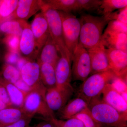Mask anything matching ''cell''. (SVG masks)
<instances>
[{
	"label": "cell",
	"mask_w": 127,
	"mask_h": 127,
	"mask_svg": "<svg viewBox=\"0 0 127 127\" xmlns=\"http://www.w3.org/2000/svg\"><path fill=\"white\" fill-rule=\"evenodd\" d=\"M81 24L79 43L87 50L101 43L104 28L110 21L107 15L97 16L84 14L79 19Z\"/></svg>",
	"instance_id": "1"
},
{
	"label": "cell",
	"mask_w": 127,
	"mask_h": 127,
	"mask_svg": "<svg viewBox=\"0 0 127 127\" xmlns=\"http://www.w3.org/2000/svg\"><path fill=\"white\" fill-rule=\"evenodd\" d=\"M88 108L94 118L103 127H127V117L120 113L100 97L91 101Z\"/></svg>",
	"instance_id": "2"
},
{
	"label": "cell",
	"mask_w": 127,
	"mask_h": 127,
	"mask_svg": "<svg viewBox=\"0 0 127 127\" xmlns=\"http://www.w3.org/2000/svg\"><path fill=\"white\" fill-rule=\"evenodd\" d=\"M116 77L111 70L91 75L80 86L78 96L83 98L89 104L92 100L100 97L106 85Z\"/></svg>",
	"instance_id": "3"
},
{
	"label": "cell",
	"mask_w": 127,
	"mask_h": 127,
	"mask_svg": "<svg viewBox=\"0 0 127 127\" xmlns=\"http://www.w3.org/2000/svg\"><path fill=\"white\" fill-rule=\"evenodd\" d=\"M59 11L61 18L64 42L72 61L79 43L81 22L79 19L71 12Z\"/></svg>",
	"instance_id": "4"
},
{
	"label": "cell",
	"mask_w": 127,
	"mask_h": 127,
	"mask_svg": "<svg viewBox=\"0 0 127 127\" xmlns=\"http://www.w3.org/2000/svg\"><path fill=\"white\" fill-rule=\"evenodd\" d=\"M45 94L41 91L33 90L27 94L22 108L26 114L33 117L36 114L40 115L47 120L55 118L54 113L46 102Z\"/></svg>",
	"instance_id": "5"
},
{
	"label": "cell",
	"mask_w": 127,
	"mask_h": 127,
	"mask_svg": "<svg viewBox=\"0 0 127 127\" xmlns=\"http://www.w3.org/2000/svg\"><path fill=\"white\" fill-rule=\"evenodd\" d=\"M41 10L45 14L50 36L54 41L59 54L60 55L66 54L70 56L64 42L61 18L59 11L44 6Z\"/></svg>",
	"instance_id": "6"
},
{
	"label": "cell",
	"mask_w": 127,
	"mask_h": 127,
	"mask_svg": "<svg viewBox=\"0 0 127 127\" xmlns=\"http://www.w3.org/2000/svg\"><path fill=\"white\" fill-rule=\"evenodd\" d=\"M72 61L73 80L84 81L91 73V60L87 50L80 43L73 56Z\"/></svg>",
	"instance_id": "7"
},
{
	"label": "cell",
	"mask_w": 127,
	"mask_h": 127,
	"mask_svg": "<svg viewBox=\"0 0 127 127\" xmlns=\"http://www.w3.org/2000/svg\"><path fill=\"white\" fill-rule=\"evenodd\" d=\"M74 92L73 88L61 89L57 87L46 89L45 99L51 111L59 112L68 102Z\"/></svg>",
	"instance_id": "8"
},
{
	"label": "cell",
	"mask_w": 127,
	"mask_h": 127,
	"mask_svg": "<svg viewBox=\"0 0 127 127\" xmlns=\"http://www.w3.org/2000/svg\"><path fill=\"white\" fill-rule=\"evenodd\" d=\"M71 61L70 55L66 54L61 55L55 67L56 87L58 88L66 89L73 88L70 83L72 79Z\"/></svg>",
	"instance_id": "9"
},
{
	"label": "cell",
	"mask_w": 127,
	"mask_h": 127,
	"mask_svg": "<svg viewBox=\"0 0 127 127\" xmlns=\"http://www.w3.org/2000/svg\"><path fill=\"white\" fill-rule=\"evenodd\" d=\"M19 53L28 61H34L39 53L31 28L27 22L23 28L20 37Z\"/></svg>",
	"instance_id": "10"
},
{
	"label": "cell",
	"mask_w": 127,
	"mask_h": 127,
	"mask_svg": "<svg viewBox=\"0 0 127 127\" xmlns=\"http://www.w3.org/2000/svg\"><path fill=\"white\" fill-rule=\"evenodd\" d=\"M21 79L32 89L45 93L46 89L42 84L40 76V67L37 62L29 61L20 72Z\"/></svg>",
	"instance_id": "11"
},
{
	"label": "cell",
	"mask_w": 127,
	"mask_h": 127,
	"mask_svg": "<svg viewBox=\"0 0 127 127\" xmlns=\"http://www.w3.org/2000/svg\"><path fill=\"white\" fill-rule=\"evenodd\" d=\"M111 70L117 77L127 81V52L116 49L106 48Z\"/></svg>",
	"instance_id": "12"
},
{
	"label": "cell",
	"mask_w": 127,
	"mask_h": 127,
	"mask_svg": "<svg viewBox=\"0 0 127 127\" xmlns=\"http://www.w3.org/2000/svg\"><path fill=\"white\" fill-rule=\"evenodd\" d=\"M87 50L91 60L90 75L111 70L106 48L101 43L95 47Z\"/></svg>",
	"instance_id": "13"
},
{
	"label": "cell",
	"mask_w": 127,
	"mask_h": 127,
	"mask_svg": "<svg viewBox=\"0 0 127 127\" xmlns=\"http://www.w3.org/2000/svg\"><path fill=\"white\" fill-rule=\"evenodd\" d=\"M30 25L40 53L50 35L47 21L43 12L37 14Z\"/></svg>",
	"instance_id": "14"
},
{
	"label": "cell",
	"mask_w": 127,
	"mask_h": 127,
	"mask_svg": "<svg viewBox=\"0 0 127 127\" xmlns=\"http://www.w3.org/2000/svg\"><path fill=\"white\" fill-rule=\"evenodd\" d=\"M102 94V100L118 111L127 117V101L124 100L120 93L114 88L112 84L108 83L105 87Z\"/></svg>",
	"instance_id": "15"
},
{
	"label": "cell",
	"mask_w": 127,
	"mask_h": 127,
	"mask_svg": "<svg viewBox=\"0 0 127 127\" xmlns=\"http://www.w3.org/2000/svg\"><path fill=\"white\" fill-rule=\"evenodd\" d=\"M101 43L106 48L116 49L127 52V34L106 28Z\"/></svg>",
	"instance_id": "16"
},
{
	"label": "cell",
	"mask_w": 127,
	"mask_h": 127,
	"mask_svg": "<svg viewBox=\"0 0 127 127\" xmlns=\"http://www.w3.org/2000/svg\"><path fill=\"white\" fill-rule=\"evenodd\" d=\"M43 0H20L12 15V19L26 21L43 7Z\"/></svg>",
	"instance_id": "17"
},
{
	"label": "cell",
	"mask_w": 127,
	"mask_h": 127,
	"mask_svg": "<svg viewBox=\"0 0 127 127\" xmlns=\"http://www.w3.org/2000/svg\"><path fill=\"white\" fill-rule=\"evenodd\" d=\"M58 53L56 46L50 34L37 57V62L39 64H48L55 68L60 59Z\"/></svg>",
	"instance_id": "18"
},
{
	"label": "cell",
	"mask_w": 127,
	"mask_h": 127,
	"mask_svg": "<svg viewBox=\"0 0 127 127\" xmlns=\"http://www.w3.org/2000/svg\"><path fill=\"white\" fill-rule=\"evenodd\" d=\"M88 104L84 99L78 96L69 101L60 112L61 118L66 120L72 118L88 107Z\"/></svg>",
	"instance_id": "19"
},
{
	"label": "cell",
	"mask_w": 127,
	"mask_h": 127,
	"mask_svg": "<svg viewBox=\"0 0 127 127\" xmlns=\"http://www.w3.org/2000/svg\"><path fill=\"white\" fill-rule=\"evenodd\" d=\"M27 115L22 108L7 107L0 111V127H7Z\"/></svg>",
	"instance_id": "20"
},
{
	"label": "cell",
	"mask_w": 127,
	"mask_h": 127,
	"mask_svg": "<svg viewBox=\"0 0 127 127\" xmlns=\"http://www.w3.org/2000/svg\"><path fill=\"white\" fill-rule=\"evenodd\" d=\"M0 77L7 90L12 105L16 107L22 108L28 94L20 91L13 83L6 81Z\"/></svg>",
	"instance_id": "21"
},
{
	"label": "cell",
	"mask_w": 127,
	"mask_h": 127,
	"mask_svg": "<svg viewBox=\"0 0 127 127\" xmlns=\"http://www.w3.org/2000/svg\"><path fill=\"white\" fill-rule=\"evenodd\" d=\"M40 67V76L41 82L46 89L56 87L55 68L53 66L46 63L39 64Z\"/></svg>",
	"instance_id": "22"
},
{
	"label": "cell",
	"mask_w": 127,
	"mask_h": 127,
	"mask_svg": "<svg viewBox=\"0 0 127 127\" xmlns=\"http://www.w3.org/2000/svg\"><path fill=\"white\" fill-rule=\"evenodd\" d=\"M26 21L11 19L5 21L0 25V31L6 35L12 34L20 37Z\"/></svg>",
	"instance_id": "23"
},
{
	"label": "cell",
	"mask_w": 127,
	"mask_h": 127,
	"mask_svg": "<svg viewBox=\"0 0 127 127\" xmlns=\"http://www.w3.org/2000/svg\"><path fill=\"white\" fill-rule=\"evenodd\" d=\"M43 6L58 11L66 12L73 11L76 0H43Z\"/></svg>",
	"instance_id": "24"
},
{
	"label": "cell",
	"mask_w": 127,
	"mask_h": 127,
	"mask_svg": "<svg viewBox=\"0 0 127 127\" xmlns=\"http://www.w3.org/2000/svg\"><path fill=\"white\" fill-rule=\"evenodd\" d=\"M18 0H4L0 1V25L5 21L12 19V15L15 11Z\"/></svg>",
	"instance_id": "25"
},
{
	"label": "cell",
	"mask_w": 127,
	"mask_h": 127,
	"mask_svg": "<svg viewBox=\"0 0 127 127\" xmlns=\"http://www.w3.org/2000/svg\"><path fill=\"white\" fill-rule=\"evenodd\" d=\"M127 0H102L99 9L103 15H107L117 9L127 7Z\"/></svg>",
	"instance_id": "26"
},
{
	"label": "cell",
	"mask_w": 127,
	"mask_h": 127,
	"mask_svg": "<svg viewBox=\"0 0 127 127\" xmlns=\"http://www.w3.org/2000/svg\"><path fill=\"white\" fill-rule=\"evenodd\" d=\"M102 4L100 0H76L73 12L90 11L99 9Z\"/></svg>",
	"instance_id": "27"
},
{
	"label": "cell",
	"mask_w": 127,
	"mask_h": 127,
	"mask_svg": "<svg viewBox=\"0 0 127 127\" xmlns=\"http://www.w3.org/2000/svg\"><path fill=\"white\" fill-rule=\"evenodd\" d=\"M2 79L14 84L21 78L20 72L14 65L6 64L2 68Z\"/></svg>",
	"instance_id": "28"
},
{
	"label": "cell",
	"mask_w": 127,
	"mask_h": 127,
	"mask_svg": "<svg viewBox=\"0 0 127 127\" xmlns=\"http://www.w3.org/2000/svg\"><path fill=\"white\" fill-rule=\"evenodd\" d=\"M72 118L77 119L81 121L85 127H103L94 118L88 107Z\"/></svg>",
	"instance_id": "29"
},
{
	"label": "cell",
	"mask_w": 127,
	"mask_h": 127,
	"mask_svg": "<svg viewBox=\"0 0 127 127\" xmlns=\"http://www.w3.org/2000/svg\"><path fill=\"white\" fill-rule=\"evenodd\" d=\"M4 41L7 46L9 51L20 53V37L12 34L6 35L4 39Z\"/></svg>",
	"instance_id": "30"
},
{
	"label": "cell",
	"mask_w": 127,
	"mask_h": 127,
	"mask_svg": "<svg viewBox=\"0 0 127 127\" xmlns=\"http://www.w3.org/2000/svg\"><path fill=\"white\" fill-rule=\"evenodd\" d=\"M50 120L57 127H85L81 121L75 118L63 120H58L55 118Z\"/></svg>",
	"instance_id": "31"
},
{
	"label": "cell",
	"mask_w": 127,
	"mask_h": 127,
	"mask_svg": "<svg viewBox=\"0 0 127 127\" xmlns=\"http://www.w3.org/2000/svg\"><path fill=\"white\" fill-rule=\"evenodd\" d=\"M107 25V29L127 34V24L114 20L109 21Z\"/></svg>",
	"instance_id": "32"
},
{
	"label": "cell",
	"mask_w": 127,
	"mask_h": 127,
	"mask_svg": "<svg viewBox=\"0 0 127 127\" xmlns=\"http://www.w3.org/2000/svg\"><path fill=\"white\" fill-rule=\"evenodd\" d=\"M0 101L5 104L7 107L12 106L10 101L6 88L2 83L0 77Z\"/></svg>",
	"instance_id": "33"
},
{
	"label": "cell",
	"mask_w": 127,
	"mask_h": 127,
	"mask_svg": "<svg viewBox=\"0 0 127 127\" xmlns=\"http://www.w3.org/2000/svg\"><path fill=\"white\" fill-rule=\"evenodd\" d=\"M33 117L27 115L5 127H28Z\"/></svg>",
	"instance_id": "34"
},
{
	"label": "cell",
	"mask_w": 127,
	"mask_h": 127,
	"mask_svg": "<svg viewBox=\"0 0 127 127\" xmlns=\"http://www.w3.org/2000/svg\"><path fill=\"white\" fill-rule=\"evenodd\" d=\"M21 57L20 53L9 51L5 56V59L6 64L13 65L16 64Z\"/></svg>",
	"instance_id": "35"
},
{
	"label": "cell",
	"mask_w": 127,
	"mask_h": 127,
	"mask_svg": "<svg viewBox=\"0 0 127 127\" xmlns=\"http://www.w3.org/2000/svg\"><path fill=\"white\" fill-rule=\"evenodd\" d=\"M14 84L18 89L26 94H28L33 91L32 89L27 85L21 77Z\"/></svg>",
	"instance_id": "36"
},
{
	"label": "cell",
	"mask_w": 127,
	"mask_h": 127,
	"mask_svg": "<svg viewBox=\"0 0 127 127\" xmlns=\"http://www.w3.org/2000/svg\"><path fill=\"white\" fill-rule=\"evenodd\" d=\"M127 7H126L117 11V18L116 20L127 25Z\"/></svg>",
	"instance_id": "37"
},
{
	"label": "cell",
	"mask_w": 127,
	"mask_h": 127,
	"mask_svg": "<svg viewBox=\"0 0 127 127\" xmlns=\"http://www.w3.org/2000/svg\"><path fill=\"white\" fill-rule=\"evenodd\" d=\"M28 61H29L25 58L21 57L20 59L18 60V62L16 64V67L18 69V70L20 72L21 70L23 67V66L25 65V64Z\"/></svg>",
	"instance_id": "38"
},
{
	"label": "cell",
	"mask_w": 127,
	"mask_h": 127,
	"mask_svg": "<svg viewBox=\"0 0 127 127\" xmlns=\"http://www.w3.org/2000/svg\"><path fill=\"white\" fill-rule=\"evenodd\" d=\"M46 122L41 123L37 126L38 127H57L51 120H47Z\"/></svg>",
	"instance_id": "39"
},
{
	"label": "cell",
	"mask_w": 127,
	"mask_h": 127,
	"mask_svg": "<svg viewBox=\"0 0 127 127\" xmlns=\"http://www.w3.org/2000/svg\"><path fill=\"white\" fill-rule=\"evenodd\" d=\"M7 107H8L5 104L0 101V111Z\"/></svg>",
	"instance_id": "40"
},
{
	"label": "cell",
	"mask_w": 127,
	"mask_h": 127,
	"mask_svg": "<svg viewBox=\"0 0 127 127\" xmlns=\"http://www.w3.org/2000/svg\"><path fill=\"white\" fill-rule=\"evenodd\" d=\"M28 127H37H37H29V126H28Z\"/></svg>",
	"instance_id": "41"
},
{
	"label": "cell",
	"mask_w": 127,
	"mask_h": 127,
	"mask_svg": "<svg viewBox=\"0 0 127 127\" xmlns=\"http://www.w3.org/2000/svg\"></svg>",
	"instance_id": "42"
},
{
	"label": "cell",
	"mask_w": 127,
	"mask_h": 127,
	"mask_svg": "<svg viewBox=\"0 0 127 127\" xmlns=\"http://www.w3.org/2000/svg\"></svg>",
	"instance_id": "43"
}]
</instances>
